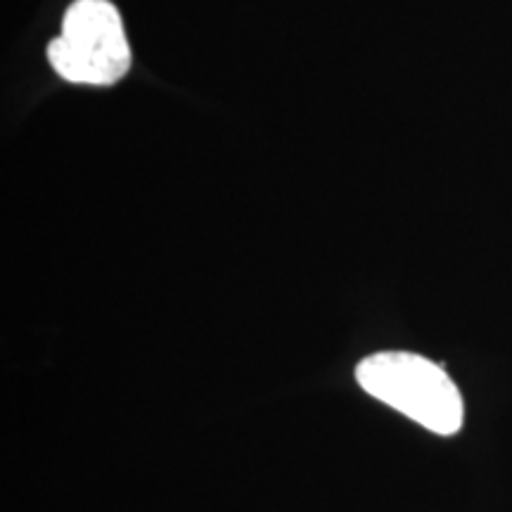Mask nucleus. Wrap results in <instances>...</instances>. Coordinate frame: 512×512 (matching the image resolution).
<instances>
[{"label": "nucleus", "mask_w": 512, "mask_h": 512, "mask_svg": "<svg viewBox=\"0 0 512 512\" xmlns=\"http://www.w3.org/2000/svg\"><path fill=\"white\" fill-rule=\"evenodd\" d=\"M356 382L373 399L441 437H451L463 427L460 389L430 358L411 351H380L358 363Z\"/></svg>", "instance_id": "f257e3e1"}, {"label": "nucleus", "mask_w": 512, "mask_h": 512, "mask_svg": "<svg viewBox=\"0 0 512 512\" xmlns=\"http://www.w3.org/2000/svg\"><path fill=\"white\" fill-rule=\"evenodd\" d=\"M57 76L81 86H114L131 69V46L117 5L74 0L64 12L60 36L48 46Z\"/></svg>", "instance_id": "f03ea898"}]
</instances>
